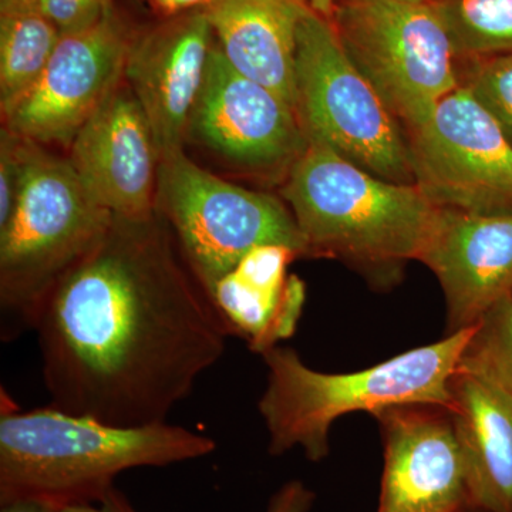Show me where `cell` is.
<instances>
[{"label":"cell","mask_w":512,"mask_h":512,"mask_svg":"<svg viewBox=\"0 0 512 512\" xmlns=\"http://www.w3.org/2000/svg\"><path fill=\"white\" fill-rule=\"evenodd\" d=\"M33 330L50 404L116 426L167 421L229 336L154 218L114 220L47 296Z\"/></svg>","instance_id":"cell-1"},{"label":"cell","mask_w":512,"mask_h":512,"mask_svg":"<svg viewBox=\"0 0 512 512\" xmlns=\"http://www.w3.org/2000/svg\"><path fill=\"white\" fill-rule=\"evenodd\" d=\"M211 437L164 423L116 426L64 412L3 410L0 501L36 498L62 508L99 500L119 474L167 467L214 453Z\"/></svg>","instance_id":"cell-2"},{"label":"cell","mask_w":512,"mask_h":512,"mask_svg":"<svg viewBox=\"0 0 512 512\" xmlns=\"http://www.w3.org/2000/svg\"><path fill=\"white\" fill-rule=\"evenodd\" d=\"M282 197L308 255L339 259L380 288L420 261L440 211L416 184L376 177L316 141L286 174Z\"/></svg>","instance_id":"cell-3"},{"label":"cell","mask_w":512,"mask_h":512,"mask_svg":"<svg viewBox=\"0 0 512 512\" xmlns=\"http://www.w3.org/2000/svg\"><path fill=\"white\" fill-rule=\"evenodd\" d=\"M468 328L431 345L390 357L352 373H325L306 365L295 349L262 353L266 386L258 412L268 431L271 456L301 448L313 463L330 453L333 423L346 414H375L397 404L450 409V384L470 338Z\"/></svg>","instance_id":"cell-4"},{"label":"cell","mask_w":512,"mask_h":512,"mask_svg":"<svg viewBox=\"0 0 512 512\" xmlns=\"http://www.w3.org/2000/svg\"><path fill=\"white\" fill-rule=\"evenodd\" d=\"M114 220L86 190L69 158L25 140L15 205L0 228L3 340L35 329L47 296L103 241Z\"/></svg>","instance_id":"cell-5"},{"label":"cell","mask_w":512,"mask_h":512,"mask_svg":"<svg viewBox=\"0 0 512 512\" xmlns=\"http://www.w3.org/2000/svg\"><path fill=\"white\" fill-rule=\"evenodd\" d=\"M296 92L309 141L383 180L414 184L402 124L346 55L333 23L312 9L298 30Z\"/></svg>","instance_id":"cell-6"},{"label":"cell","mask_w":512,"mask_h":512,"mask_svg":"<svg viewBox=\"0 0 512 512\" xmlns=\"http://www.w3.org/2000/svg\"><path fill=\"white\" fill-rule=\"evenodd\" d=\"M332 23L346 55L403 130L460 87L456 50L431 0H338Z\"/></svg>","instance_id":"cell-7"},{"label":"cell","mask_w":512,"mask_h":512,"mask_svg":"<svg viewBox=\"0 0 512 512\" xmlns=\"http://www.w3.org/2000/svg\"><path fill=\"white\" fill-rule=\"evenodd\" d=\"M156 207L208 295L252 249L282 245L308 255L291 210L278 198L215 177L183 150L160 160Z\"/></svg>","instance_id":"cell-8"},{"label":"cell","mask_w":512,"mask_h":512,"mask_svg":"<svg viewBox=\"0 0 512 512\" xmlns=\"http://www.w3.org/2000/svg\"><path fill=\"white\" fill-rule=\"evenodd\" d=\"M414 184L440 208L512 211V146L494 117L460 86L417 126L404 128Z\"/></svg>","instance_id":"cell-9"},{"label":"cell","mask_w":512,"mask_h":512,"mask_svg":"<svg viewBox=\"0 0 512 512\" xmlns=\"http://www.w3.org/2000/svg\"><path fill=\"white\" fill-rule=\"evenodd\" d=\"M130 33L113 9L92 28L62 35L40 79L5 114L8 130L36 144H72L124 79Z\"/></svg>","instance_id":"cell-10"},{"label":"cell","mask_w":512,"mask_h":512,"mask_svg":"<svg viewBox=\"0 0 512 512\" xmlns=\"http://www.w3.org/2000/svg\"><path fill=\"white\" fill-rule=\"evenodd\" d=\"M188 131L247 170L285 177L309 143L298 111L235 70L215 40Z\"/></svg>","instance_id":"cell-11"},{"label":"cell","mask_w":512,"mask_h":512,"mask_svg":"<svg viewBox=\"0 0 512 512\" xmlns=\"http://www.w3.org/2000/svg\"><path fill=\"white\" fill-rule=\"evenodd\" d=\"M373 417L383 441L377 512H467L474 508L450 409L397 404Z\"/></svg>","instance_id":"cell-12"},{"label":"cell","mask_w":512,"mask_h":512,"mask_svg":"<svg viewBox=\"0 0 512 512\" xmlns=\"http://www.w3.org/2000/svg\"><path fill=\"white\" fill-rule=\"evenodd\" d=\"M69 161L94 201L116 220H153L160 157L127 84L120 83L80 128Z\"/></svg>","instance_id":"cell-13"},{"label":"cell","mask_w":512,"mask_h":512,"mask_svg":"<svg viewBox=\"0 0 512 512\" xmlns=\"http://www.w3.org/2000/svg\"><path fill=\"white\" fill-rule=\"evenodd\" d=\"M214 40L205 9L173 15L131 40L124 80L143 107L160 160L183 150Z\"/></svg>","instance_id":"cell-14"},{"label":"cell","mask_w":512,"mask_h":512,"mask_svg":"<svg viewBox=\"0 0 512 512\" xmlns=\"http://www.w3.org/2000/svg\"><path fill=\"white\" fill-rule=\"evenodd\" d=\"M420 262L443 289L447 335L473 328L497 303L512 298V211L440 208Z\"/></svg>","instance_id":"cell-15"},{"label":"cell","mask_w":512,"mask_h":512,"mask_svg":"<svg viewBox=\"0 0 512 512\" xmlns=\"http://www.w3.org/2000/svg\"><path fill=\"white\" fill-rule=\"evenodd\" d=\"M298 256L282 245L252 249L210 292L229 336L245 340L258 355L291 338L301 319L305 284L286 276Z\"/></svg>","instance_id":"cell-16"},{"label":"cell","mask_w":512,"mask_h":512,"mask_svg":"<svg viewBox=\"0 0 512 512\" xmlns=\"http://www.w3.org/2000/svg\"><path fill=\"white\" fill-rule=\"evenodd\" d=\"M309 9L308 0H214L205 12L229 64L298 111L296 47Z\"/></svg>","instance_id":"cell-17"},{"label":"cell","mask_w":512,"mask_h":512,"mask_svg":"<svg viewBox=\"0 0 512 512\" xmlns=\"http://www.w3.org/2000/svg\"><path fill=\"white\" fill-rule=\"evenodd\" d=\"M450 393L473 507L512 512V396L461 369Z\"/></svg>","instance_id":"cell-18"},{"label":"cell","mask_w":512,"mask_h":512,"mask_svg":"<svg viewBox=\"0 0 512 512\" xmlns=\"http://www.w3.org/2000/svg\"><path fill=\"white\" fill-rule=\"evenodd\" d=\"M60 39L62 32L39 10L0 15V106L3 116L35 86Z\"/></svg>","instance_id":"cell-19"},{"label":"cell","mask_w":512,"mask_h":512,"mask_svg":"<svg viewBox=\"0 0 512 512\" xmlns=\"http://www.w3.org/2000/svg\"><path fill=\"white\" fill-rule=\"evenodd\" d=\"M460 60L512 55V0H431Z\"/></svg>","instance_id":"cell-20"},{"label":"cell","mask_w":512,"mask_h":512,"mask_svg":"<svg viewBox=\"0 0 512 512\" xmlns=\"http://www.w3.org/2000/svg\"><path fill=\"white\" fill-rule=\"evenodd\" d=\"M458 369L512 396V298L497 303L473 326Z\"/></svg>","instance_id":"cell-21"},{"label":"cell","mask_w":512,"mask_h":512,"mask_svg":"<svg viewBox=\"0 0 512 512\" xmlns=\"http://www.w3.org/2000/svg\"><path fill=\"white\" fill-rule=\"evenodd\" d=\"M460 86L484 107L512 146V55L458 59Z\"/></svg>","instance_id":"cell-22"},{"label":"cell","mask_w":512,"mask_h":512,"mask_svg":"<svg viewBox=\"0 0 512 512\" xmlns=\"http://www.w3.org/2000/svg\"><path fill=\"white\" fill-rule=\"evenodd\" d=\"M111 9V0H39L37 6V10L52 20L62 35L92 28Z\"/></svg>","instance_id":"cell-23"},{"label":"cell","mask_w":512,"mask_h":512,"mask_svg":"<svg viewBox=\"0 0 512 512\" xmlns=\"http://www.w3.org/2000/svg\"><path fill=\"white\" fill-rule=\"evenodd\" d=\"M23 140L3 128L0 137V228L9 221L22 175Z\"/></svg>","instance_id":"cell-24"},{"label":"cell","mask_w":512,"mask_h":512,"mask_svg":"<svg viewBox=\"0 0 512 512\" xmlns=\"http://www.w3.org/2000/svg\"><path fill=\"white\" fill-rule=\"evenodd\" d=\"M316 494L301 480H291L282 485L265 512H309L315 504Z\"/></svg>","instance_id":"cell-25"},{"label":"cell","mask_w":512,"mask_h":512,"mask_svg":"<svg viewBox=\"0 0 512 512\" xmlns=\"http://www.w3.org/2000/svg\"><path fill=\"white\" fill-rule=\"evenodd\" d=\"M59 512H136L114 485L103 497L90 503L64 505Z\"/></svg>","instance_id":"cell-26"},{"label":"cell","mask_w":512,"mask_h":512,"mask_svg":"<svg viewBox=\"0 0 512 512\" xmlns=\"http://www.w3.org/2000/svg\"><path fill=\"white\" fill-rule=\"evenodd\" d=\"M60 508L36 498H13L0 501V512H59Z\"/></svg>","instance_id":"cell-27"},{"label":"cell","mask_w":512,"mask_h":512,"mask_svg":"<svg viewBox=\"0 0 512 512\" xmlns=\"http://www.w3.org/2000/svg\"><path fill=\"white\" fill-rule=\"evenodd\" d=\"M154 3L168 15H180L190 10L205 9L214 0H153Z\"/></svg>","instance_id":"cell-28"},{"label":"cell","mask_w":512,"mask_h":512,"mask_svg":"<svg viewBox=\"0 0 512 512\" xmlns=\"http://www.w3.org/2000/svg\"><path fill=\"white\" fill-rule=\"evenodd\" d=\"M37 6H39V0H0V15L37 10Z\"/></svg>","instance_id":"cell-29"},{"label":"cell","mask_w":512,"mask_h":512,"mask_svg":"<svg viewBox=\"0 0 512 512\" xmlns=\"http://www.w3.org/2000/svg\"><path fill=\"white\" fill-rule=\"evenodd\" d=\"M308 3L313 12L332 22L333 15H335L336 0H308Z\"/></svg>","instance_id":"cell-30"},{"label":"cell","mask_w":512,"mask_h":512,"mask_svg":"<svg viewBox=\"0 0 512 512\" xmlns=\"http://www.w3.org/2000/svg\"><path fill=\"white\" fill-rule=\"evenodd\" d=\"M336 2H338V0H336ZM400 2L424 3V2H430V0H400Z\"/></svg>","instance_id":"cell-31"},{"label":"cell","mask_w":512,"mask_h":512,"mask_svg":"<svg viewBox=\"0 0 512 512\" xmlns=\"http://www.w3.org/2000/svg\"><path fill=\"white\" fill-rule=\"evenodd\" d=\"M467 512H484V511L478 510V508H471V510H468Z\"/></svg>","instance_id":"cell-32"}]
</instances>
